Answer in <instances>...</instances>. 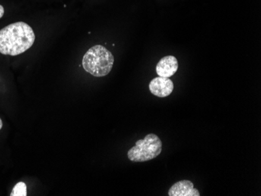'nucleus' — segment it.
<instances>
[{
  "instance_id": "obj_7",
  "label": "nucleus",
  "mask_w": 261,
  "mask_h": 196,
  "mask_svg": "<svg viewBox=\"0 0 261 196\" xmlns=\"http://www.w3.org/2000/svg\"><path fill=\"white\" fill-rule=\"evenodd\" d=\"M11 196H26L27 195V186L25 183L18 182L14 186V189L12 191Z\"/></svg>"
},
{
  "instance_id": "obj_8",
  "label": "nucleus",
  "mask_w": 261,
  "mask_h": 196,
  "mask_svg": "<svg viewBox=\"0 0 261 196\" xmlns=\"http://www.w3.org/2000/svg\"><path fill=\"white\" fill-rule=\"evenodd\" d=\"M4 13H5L4 7L2 5H0V19L4 17Z\"/></svg>"
},
{
  "instance_id": "obj_1",
  "label": "nucleus",
  "mask_w": 261,
  "mask_h": 196,
  "mask_svg": "<svg viewBox=\"0 0 261 196\" xmlns=\"http://www.w3.org/2000/svg\"><path fill=\"white\" fill-rule=\"evenodd\" d=\"M35 40L31 26L24 22H16L0 30V53L17 55L29 50Z\"/></svg>"
},
{
  "instance_id": "obj_6",
  "label": "nucleus",
  "mask_w": 261,
  "mask_h": 196,
  "mask_svg": "<svg viewBox=\"0 0 261 196\" xmlns=\"http://www.w3.org/2000/svg\"><path fill=\"white\" fill-rule=\"evenodd\" d=\"M169 196H199L200 193L194 188L192 181L182 180L173 184L168 191Z\"/></svg>"
},
{
  "instance_id": "obj_5",
  "label": "nucleus",
  "mask_w": 261,
  "mask_h": 196,
  "mask_svg": "<svg viewBox=\"0 0 261 196\" xmlns=\"http://www.w3.org/2000/svg\"><path fill=\"white\" fill-rule=\"evenodd\" d=\"M178 69L177 58L173 55L163 57L156 67V74L159 77H171L174 75Z\"/></svg>"
},
{
  "instance_id": "obj_9",
  "label": "nucleus",
  "mask_w": 261,
  "mask_h": 196,
  "mask_svg": "<svg viewBox=\"0 0 261 196\" xmlns=\"http://www.w3.org/2000/svg\"><path fill=\"white\" fill-rule=\"evenodd\" d=\"M3 128V121L2 120L0 119V130L2 129Z\"/></svg>"
},
{
  "instance_id": "obj_4",
  "label": "nucleus",
  "mask_w": 261,
  "mask_h": 196,
  "mask_svg": "<svg viewBox=\"0 0 261 196\" xmlns=\"http://www.w3.org/2000/svg\"><path fill=\"white\" fill-rule=\"evenodd\" d=\"M149 91L155 96L165 98L169 96L174 90V83L169 77H158L149 82Z\"/></svg>"
},
{
  "instance_id": "obj_3",
  "label": "nucleus",
  "mask_w": 261,
  "mask_h": 196,
  "mask_svg": "<svg viewBox=\"0 0 261 196\" xmlns=\"http://www.w3.org/2000/svg\"><path fill=\"white\" fill-rule=\"evenodd\" d=\"M161 138L155 134H149L136 142V146L129 149L127 157L133 162H146L158 157L162 152Z\"/></svg>"
},
{
  "instance_id": "obj_2",
  "label": "nucleus",
  "mask_w": 261,
  "mask_h": 196,
  "mask_svg": "<svg viewBox=\"0 0 261 196\" xmlns=\"http://www.w3.org/2000/svg\"><path fill=\"white\" fill-rule=\"evenodd\" d=\"M114 57L111 51L103 45L92 46L85 54L82 59V67L86 72L94 77L108 75L114 66Z\"/></svg>"
}]
</instances>
